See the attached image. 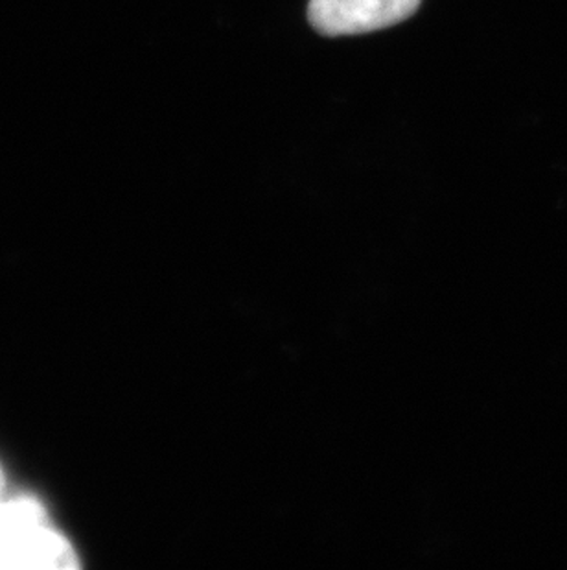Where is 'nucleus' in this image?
Wrapping results in <instances>:
<instances>
[{
    "instance_id": "f03ea898",
    "label": "nucleus",
    "mask_w": 567,
    "mask_h": 570,
    "mask_svg": "<svg viewBox=\"0 0 567 570\" xmlns=\"http://www.w3.org/2000/svg\"><path fill=\"white\" fill-rule=\"evenodd\" d=\"M418 6L420 0H310L308 21L327 38L356 36L395 27Z\"/></svg>"
},
{
    "instance_id": "f257e3e1",
    "label": "nucleus",
    "mask_w": 567,
    "mask_h": 570,
    "mask_svg": "<svg viewBox=\"0 0 567 570\" xmlns=\"http://www.w3.org/2000/svg\"><path fill=\"white\" fill-rule=\"evenodd\" d=\"M69 569H78L74 549L33 497L6 499L0 471V570Z\"/></svg>"
}]
</instances>
